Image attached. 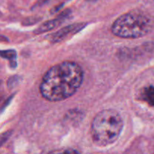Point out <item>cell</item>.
<instances>
[{"mask_svg":"<svg viewBox=\"0 0 154 154\" xmlns=\"http://www.w3.org/2000/svg\"><path fill=\"white\" fill-rule=\"evenodd\" d=\"M142 98L149 105L154 107V85H150L144 89L142 92Z\"/></svg>","mask_w":154,"mask_h":154,"instance_id":"4","label":"cell"},{"mask_svg":"<svg viewBox=\"0 0 154 154\" xmlns=\"http://www.w3.org/2000/svg\"><path fill=\"white\" fill-rule=\"evenodd\" d=\"M60 21H59V20H53V21L46 22L45 24H44L43 25H42L38 29L37 33H43V32L48 31V30H51V29L54 28V27H57L58 24H60Z\"/></svg>","mask_w":154,"mask_h":154,"instance_id":"5","label":"cell"},{"mask_svg":"<svg viewBox=\"0 0 154 154\" xmlns=\"http://www.w3.org/2000/svg\"><path fill=\"white\" fill-rule=\"evenodd\" d=\"M49 1H51V0H38V5H42L45 4V3H47Z\"/></svg>","mask_w":154,"mask_h":154,"instance_id":"7","label":"cell"},{"mask_svg":"<svg viewBox=\"0 0 154 154\" xmlns=\"http://www.w3.org/2000/svg\"><path fill=\"white\" fill-rule=\"evenodd\" d=\"M48 154H80L75 149L72 148H62V149H54L51 151Z\"/></svg>","mask_w":154,"mask_h":154,"instance_id":"6","label":"cell"},{"mask_svg":"<svg viewBox=\"0 0 154 154\" xmlns=\"http://www.w3.org/2000/svg\"><path fill=\"white\" fill-rule=\"evenodd\" d=\"M150 30V21L139 11L123 14L111 27L114 35L123 39H137L145 36Z\"/></svg>","mask_w":154,"mask_h":154,"instance_id":"3","label":"cell"},{"mask_svg":"<svg viewBox=\"0 0 154 154\" xmlns=\"http://www.w3.org/2000/svg\"><path fill=\"white\" fill-rule=\"evenodd\" d=\"M123 128V119L118 112L113 109L103 110L92 122V138L97 146H108L117 140Z\"/></svg>","mask_w":154,"mask_h":154,"instance_id":"2","label":"cell"},{"mask_svg":"<svg viewBox=\"0 0 154 154\" xmlns=\"http://www.w3.org/2000/svg\"><path fill=\"white\" fill-rule=\"evenodd\" d=\"M84 72L73 61H64L50 68L41 82V95L49 101H61L70 98L81 87Z\"/></svg>","mask_w":154,"mask_h":154,"instance_id":"1","label":"cell"},{"mask_svg":"<svg viewBox=\"0 0 154 154\" xmlns=\"http://www.w3.org/2000/svg\"><path fill=\"white\" fill-rule=\"evenodd\" d=\"M89 1H93V0H89Z\"/></svg>","mask_w":154,"mask_h":154,"instance_id":"8","label":"cell"}]
</instances>
